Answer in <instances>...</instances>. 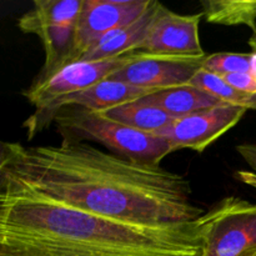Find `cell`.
<instances>
[{
  "label": "cell",
  "instance_id": "cell-1",
  "mask_svg": "<svg viewBox=\"0 0 256 256\" xmlns=\"http://www.w3.org/2000/svg\"><path fill=\"white\" fill-rule=\"evenodd\" d=\"M0 188L139 224L194 222L205 214L194 202L184 175L160 165L138 164L75 139L58 145L2 142Z\"/></svg>",
  "mask_w": 256,
  "mask_h": 256
},
{
  "label": "cell",
  "instance_id": "cell-2",
  "mask_svg": "<svg viewBox=\"0 0 256 256\" xmlns=\"http://www.w3.org/2000/svg\"><path fill=\"white\" fill-rule=\"evenodd\" d=\"M199 220L128 222L0 188V256H202Z\"/></svg>",
  "mask_w": 256,
  "mask_h": 256
},
{
  "label": "cell",
  "instance_id": "cell-3",
  "mask_svg": "<svg viewBox=\"0 0 256 256\" xmlns=\"http://www.w3.org/2000/svg\"><path fill=\"white\" fill-rule=\"evenodd\" d=\"M52 122L62 139L98 142L112 154L146 165H160L174 150L162 136L139 132L120 122L80 106H64L58 110Z\"/></svg>",
  "mask_w": 256,
  "mask_h": 256
},
{
  "label": "cell",
  "instance_id": "cell-4",
  "mask_svg": "<svg viewBox=\"0 0 256 256\" xmlns=\"http://www.w3.org/2000/svg\"><path fill=\"white\" fill-rule=\"evenodd\" d=\"M136 52L122 55L114 59L96 62H76L55 72L44 82H32L22 92L35 112L25 122L28 136L42 132V128L54 119L58 106L65 98L84 92L88 88L106 80L134 59Z\"/></svg>",
  "mask_w": 256,
  "mask_h": 256
},
{
  "label": "cell",
  "instance_id": "cell-5",
  "mask_svg": "<svg viewBox=\"0 0 256 256\" xmlns=\"http://www.w3.org/2000/svg\"><path fill=\"white\" fill-rule=\"evenodd\" d=\"M202 256L256 255V204L238 196L218 202L200 218Z\"/></svg>",
  "mask_w": 256,
  "mask_h": 256
},
{
  "label": "cell",
  "instance_id": "cell-6",
  "mask_svg": "<svg viewBox=\"0 0 256 256\" xmlns=\"http://www.w3.org/2000/svg\"><path fill=\"white\" fill-rule=\"evenodd\" d=\"M246 112L244 108L222 102L218 106L174 119L172 124L155 135L166 140L174 152L190 149L202 152L238 125Z\"/></svg>",
  "mask_w": 256,
  "mask_h": 256
},
{
  "label": "cell",
  "instance_id": "cell-7",
  "mask_svg": "<svg viewBox=\"0 0 256 256\" xmlns=\"http://www.w3.org/2000/svg\"><path fill=\"white\" fill-rule=\"evenodd\" d=\"M204 14L180 15L160 5L152 26L136 52L152 56L204 58L199 25Z\"/></svg>",
  "mask_w": 256,
  "mask_h": 256
},
{
  "label": "cell",
  "instance_id": "cell-8",
  "mask_svg": "<svg viewBox=\"0 0 256 256\" xmlns=\"http://www.w3.org/2000/svg\"><path fill=\"white\" fill-rule=\"evenodd\" d=\"M152 0H84L76 25L79 62L110 32L139 19Z\"/></svg>",
  "mask_w": 256,
  "mask_h": 256
},
{
  "label": "cell",
  "instance_id": "cell-9",
  "mask_svg": "<svg viewBox=\"0 0 256 256\" xmlns=\"http://www.w3.org/2000/svg\"><path fill=\"white\" fill-rule=\"evenodd\" d=\"M204 58L152 56L136 52L134 59L112 74L110 79L145 89L160 90L189 85L192 78L202 70Z\"/></svg>",
  "mask_w": 256,
  "mask_h": 256
},
{
  "label": "cell",
  "instance_id": "cell-10",
  "mask_svg": "<svg viewBox=\"0 0 256 256\" xmlns=\"http://www.w3.org/2000/svg\"><path fill=\"white\" fill-rule=\"evenodd\" d=\"M156 92L155 90L135 86L120 80L106 79L88 88L84 92H76L65 98L58 106V110L64 106H80L90 112H100L112 109L126 102L142 99ZM56 110V112H58Z\"/></svg>",
  "mask_w": 256,
  "mask_h": 256
},
{
  "label": "cell",
  "instance_id": "cell-11",
  "mask_svg": "<svg viewBox=\"0 0 256 256\" xmlns=\"http://www.w3.org/2000/svg\"><path fill=\"white\" fill-rule=\"evenodd\" d=\"M162 2L152 0L146 12L138 20L128 26L110 32L92 52L85 54L79 62H96V60L114 59L122 55L136 52L138 48L142 44L152 26L154 18Z\"/></svg>",
  "mask_w": 256,
  "mask_h": 256
},
{
  "label": "cell",
  "instance_id": "cell-12",
  "mask_svg": "<svg viewBox=\"0 0 256 256\" xmlns=\"http://www.w3.org/2000/svg\"><path fill=\"white\" fill-rule=\"evenodd\" d=\"M145 100L164 110L174 119L210 109L224 102L215 95L190 84L174 89L160 90L145 96Z\"/></svg>",
  "mask_w": 256,
  "mask_h": 256
},
{
  "label": "cell",
  "instance_id": "cell-13",
  "mask_svg": "<svg viewBox=\"0 0 256 256\" xmlns=\"http://www.w3.org/2000/svg\"><path fill=\"white\" fill-rule=\"evenodd\" d=\"M82 4L84 0H35L32 9L18 19V26L32 34L46 25L76 24Z\"/></svg>",
  "mask_w": 256,
  "mask_h": 256
},
{
  "label": "cell",
  "instance_id": "cell-14",
  "mask_svg": "<svg viewBox=\"0 0 256 256\" xmlns=\"http://www.w3.org/2000/svg\"><path fill=\"white\" fill-rule=\"evenodd\" d=\"M100 114L125 126L150 134H156L174 120L164 110L148 102L145 98L100 112Z\"/></svg>",
  "mask_w": 256,
  "mask_h": 256
},
{
  "label": "cell",
  "instance_id": "cell-15",
  "mask_svg": "<svg viewBox=\"0 0 256 256\" xmlns=\"http://www.w3.org/2000/svg\"><path fill=\"white\" fill-rule=\"evenodd\" d=\"M202 8L210 24L256 29V0H204Z\"/></svg>",
  "mask_w": 256,
  "mask_h": 256
},
{
  "label": "cell",
  "instance_id": "cell-16",
  "mask_svg": "<svg viewBox=\"0 0 256 256\" xmlns=\"http://www.w3.org/2000/svg\"><path fill=\"white\" fill-rule=\"evenodd\" d=\"M192 86L200 88L210 94L215 95L218 99L228 104L236 105V106L244 108L246 110H254L256 112V95L249 92H240L235 88L230 86L220 76L210 72L200 70L192 80L190 82Z\"/></svg>",
  "mask_w": 256,
  "mask_h": 256
},
{
  "label": "cell",
  "instance_id": "cell-17",
  "mask_svg": "<svg viewBox=\"0 0 256 256\" xmlns=\"http://www.w3.org/2000/svg\"><path fill=\"white\" fill-rule=\"evenodd\" d=\"M202 70L222 76L228 74L250 72L256 76V52H215L206 55Z\"/></svg>",
  "mask_w": 256,
  "mask_h": 256
},
{
  "label": "cell",
  "instance_id": "cell-18",
  "mask_svg": "<svg viewBox=\"0 0 256 256\" xmlns=\"http://www.w3.org/2000/svg\"><path fill=\"white\" fill-rule=\"evenodd\" d=\"M236 152L250 166L252 172L256 174V144L254 142H244L236 146Z\"/></svg>",
  "mask_w": 256,
  "mask_h": 256
},
{
  "label": "cell",
  "instance_id": "cell-19",
  "mask_svg": "<svg viewBox=\"0 0 256 256\" xmlns=\"http://www.w3.org/2000/svg\"><path fill=\"white\" fill-rule=\"evenodd\" d=\"M248 44H249L252 52H256V29L252 30V34L250 35L249 40H248Z\"/></svg>",
  "mask_w": 256,
  "mask_h": 256
},
{
  "label": "cell",
  "instance_id": "cell-20",
  "mask_svg": "<svg viewBox=\"0 0 256 256\" xmlns=\"http://www.w3.org/2000/svg\"><path fill=\"white\" fill-rule=\"evenodd\" d=\"M254 256H256V255H254Z\"/></svg>",
  "mask_w": 256,
  "mask_h": 256
}]
</instances>
